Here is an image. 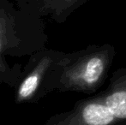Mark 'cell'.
Instances as JSON below:
<instances>
[{
    "instance_id": "3",
    "label": "cell",
    "mask_w": 126,
    "mask_h": 125,
    "mask_svg": "<svg viewBox=\"0 0 126 125\" xmlns=\"http://www.w3.org/2000/svg\"><path fill=\"white\" fill-rule=\"evenodd\" d=\"M63 52L46 49L40 52L36 67L26 75L17 89V101L40 98L56 89L58 62Z\"/></svg>"
},
{
    "instance_id": "5",
    "label": "cell",
    "mask_w": 126,
    "mask_h": 125,
    "mask_svg": "<svg viewBox=\"0 0 126 125\" xmlns=\"http://www.w3.org/2000/svg\"><path fill=\"white\" fill-rule=\"evenodd\" d=\"M100 94L111 113L119 120H126V67L113 72L107 87Z\"/></svg>"
},
{
    "instance_id": "8",
    "label": "cell",
    "mask_w": 126,
    "mask_h": 125,
    "mask_svg": "<svg viewBox=\"0 0 126 125\" xmlns=\"http://www.w3.org/2000/svg\"><path fill=\"white\" fill-rule=\"evenodd\" d=\"M114 125H126V120H121Z\"/></svg>"
},
{
    "instance_id": "1",
    "label": "cell",
    "mask_w": 126,
    "mask_h": 125,
    "mask_svg": "<svg viewBox=\"0 0 126 125\" xmlns=\"http://www.w3.org/2000/svg\"><path fill=\"white\" fill-rule=\"evenodd\" d=\"M115 55L114 46L108 43L63 52L58 62L56 90L93 94L107 79Z\"/></svg>"
},
{
    "instance_id": "7",
    "label": "cell",
    "mask_w": 126,
    "mask_h": 125,
    "mask_svg": "<svg viewBox=\"0 0 126 125\" xmlns=\"http://www.w3.org/2000/svg\"><path fill=\"white\" fill-rule=\"evenodd\" d=\"M59 1L60 0H36V3L41 4V9L44 11L52 14Z\"/></svg>"
},
{
    "instance_id": "2",
    "label": "cell",
    "mask_w": 126,
    "mask_h": 125,
    "mask_svg": "<svg viewBox=\"0 0 126 125\" xmlns=\"http://www.w3.org/2000/svg\"><path fill=\"white\" fill-rule=\"evenodd\" d=\"M30 17L27 14L16 12L13 6H0V82H14L13 73L6 65V56L21 57L20 55L33 52L27 47L19 45V42L26 44L24 39L19 38V24L26 22Z\"/></svg>"
},
{
    "instance_id": "6",
    "label": "cell",
    "mask_w": 126,
    "mask_h": 125,
    "mask_svg": "<svg viewBox=\"0 0 126 125\" xmlns=\"http://www.w3.org/2000/svg\"><path fill=\"white\" fill-rule=\"evenodd\" d=\"M89 0H60L52 12V17L56 22H63L76 10Z\"/></svg>"
},
{
    "instance_id": "4",
    "label": "cell",
    "mask_w": 126,
    "mask_h": 125,
    "mask_svg": "<svg viewBox=\"0 0 126 125\" xmlns=\"http://www.w3.org/2000/svg\"><path fill=\"white\" fill-rule=\"evenodd\" d=\"M119 121L100 93L76 102L71 110L52 117L47 125H114Z\"/></svg>"
}]
</instances>
